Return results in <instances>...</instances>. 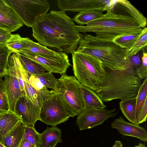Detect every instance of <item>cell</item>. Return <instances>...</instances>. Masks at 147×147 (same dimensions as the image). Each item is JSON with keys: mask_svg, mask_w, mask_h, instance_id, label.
<instances>
[{"mask_svg": "<svg viewBox=\"0 0 147 147\" xmlns=\"http://www.w3.org/2000/svg\"><path fill=\"white\" fill-rule=\"evenodd\" d=\"M112 147H123V144L121 141L116 140Z\"/></svg>", "mask_w": 147, "mask_h": 147, "instance_id": "cell-40", "label": "cell"}, {"mask_svg": "<svg viewBox=\"0 0 147 147\" xmlns=\"http://www.w3.org/2000/svg\"><path fill=\"white\" fill-rule=\"evenodd\" d=\"M0 147H4V146L0 142Z\"/></svg>", "mask_w": 147, "mask_h": 147, "instance_id": "cell-43", "label": "cell"}, {"mask_svg": "<svg viewBox=\"0 0 147 147\" xmlns=\"http://www.w3.org/2000/svg\"><path fill=\"white\" fill-rule=\"evenodd\" d=\"M94 56L104 67L113 70H125L130 66L125 49L109 38H102L85 34L75 51Z\"/></svg>", "mask_w": 147, "mask_h": 147, "instance_id": "cell-3", "label": "cell"}, {"mask_svg": "<svg viewBox=\"0 0 147 147\" xmlns=\"http://www.w3.org/2000/svg\"><path fill=\"white\" fill-rule=\"evenodd\" d=\"M0 109L3 112L9 111L7 96L2 83L0 80Z\"/></svg>", "mask_w": 147, "mask_h": 147, "instance_id": "cell-34", "label": "cell"}, {"mask_svg": "<svg viewBox=\"0 0 147 147\" xmlns=\"http://www.w3.org/2000/svg\"><path fill=\"white\" fill-rule=\"evenodd\" d=\"M72 56L74 76L82 85L97 91L105 74L101 61L94 56L76 51Z\"/></svg>", "mask_w": 147, "mask_h": 147, "instance_id": "cell-5", "label": "cell"}, {"mask_svg": "<svg viewBox=\"0 0 147 147\" xmlns=\"http://www.w3.org/2000/svg\"><path fill=\"white\" fill-rule=\"evenodd\" d=\"M112 10L116 14L129 16L142 28L147 25V19L143 14L127 0H115Z\"/></svg>", "mask_w": 147, "mask_h": 147, "instance_id": "cell-17", "label": "cell"}, {"mask_svg": "<svg viewBox=\"0 0 147 147\" xmlns=\"http://www.w3.org/2000/svg\"><path fill=\"white\" fill-rule=\"evenodd\" d=\"M6 47L0 46V66L6 68L9 57L12 53Z\"/></svg>", "mask_w": 147, "mask_h": 147, "instance_id": "cell-35", "label": "cell"}, {"mask_svg": "<svg viewBox=\"0 0 147 147\" xmlns=\"http://www.w3.org/2000/svg\"><path fill=\"white\" fill-rule=\"evenodd\" d=\"M22 40L24 47L20 51L55 59L68 58V56L66 53L51 49L39 43L33 41L28 37L22 38Z\"/></svg>", "mask_w": 147, "mask_h": 147, "instance_id": "cell-16", "label": "cell"}, {"mask_svg": "<svg viewBox=\"0 0 147 147\" xmlns=\"http://www.w3.org/2000/svg\"><path fill=\"white\" fill-rule=\"evenodd\" d=\"M129 59L130 66L136 69L140 66L142 63L139 54H137L135 55L129 57Z\"/></svg>", "mask_w": 147, "mask_h": 147, "instance_id": "cell-38", "label": "cell"}, {"mask_svg": "<svg viewBox=\"0 0 147 147\" xmlns=\"http://www.w3.org/2000/svg\"><path fill=\"white\" fill-rule=\"evenodd\" d=\"M20 119L10 111L1 113L0 116V142L3 145L5 138Z\"/></svg>", "mask_w": 147, "mask_h": 147, "instance_id": "cell-20", "label": "cell"}, {"mask_svg": "<svg viewBox=\"0 0 147 147\" xmlns=\"http://www.w3.org/2000/svg\"><path fill=\"white\" fill-rule=\"evenodd\" d=\"M40 134L36 131L34 126L26 125L22 140L28 142L35 147H38Z\"/></svg>", "mask_w": 147, "mask_h": 147, "instance_id": "cell-30", "label": "cell"}, {"mask_svg": "<svg viewBox=\"0 0 147 147\" xmlns=\"http://www.w3.org/2000/svg\"><path fill=\"white\" fill-rule=\"evenodd\" d=\"M6 71V68H4L0 66V79L2 78Z\"/></svg>", "mask_w": 147, "mask_h": 147, "instance_id": "cell-41", "label": "cell"}, {"mask_svg": "<svg viewBox=\"0 0 147 147\" xmlns=\"http://www.w3.org/2000/svg\"><path fill=\"white\" fill-rule=\"evenodd\" d=\"M28 74L29 83L36 91L47 94H50L53 92V90H49L47 88L44 86L35 75Z\"/></svg>", "mask_w": 147, "mask_h": 147, "instance_id": "cell-32", "label": "cell"}, {"mask_svg": "<svg viewBox=\"0 0 147 147\" xmlns=\"http://www.w3.org/2000/svg\"><path fill=\"white\" fill-rule=\"evenodd\" d=\"M62 10H52L40 18L32 28L33 37L40 44L58 51L72 54L83 35Z\"/></svg>", "mask_w": 147, "mask_h": 147, "instance_id": "cell-1", "label": "cell"}, {"mask_svg": "<svg viewBox=\"0 0 147 147\" xmlns=\"http://www.w3.org/2000/svg\"><path fill=\"white\" fill-rule=\"evenodd\" d=\"M26 126L21 120L19 121L5 137L4 147H18L22 140Z\"/></svg>", "mask_w": 147, "mask_h": 147, "instance_id": "cell-22", "label": "cell"}, {"mask_svg": "<svg viewBox=\"0 0 147 147\" xmlns=\"http://www.w3.org/2000/svg\"><path fill=\"white\" fill-rule=\"evenodd\" d=\"M24 69L29 74L39 75L47 72L41 65L18 53H16Z\"/></svg>", "mask_w": 147, "mask_h": 147, "instance_id": "cell-23", "label": "cell"}, {"mask_svg": "<svg viewBox=\"0 0 147 147\" xmlns=\"http://www.w3.org/2000/svg\"><path fill=\"white\" fill-rule=\"evenodd\" d=\"M40 109V121L52 127L65 122L70 117L60 99L54 91L42 101Z\"/></svg>", "mask_w": 147, "mask_h": 147, "instance_id": "cell-8", "label": "cell"}, {"mask_svg": "<svg viewBox=\"0 0 147 147\" xmlns=\"http://www.w3.org/2000/svg\"><path fill=\"white\" fill-rule=\"evenodd\" d=\"M40 107L34 105L25 94L21 96L15 106L14 113L26 125L34 126L40 120Z\"/></svg>", "mask_w": 147, "mask_h": 147, "instance_id": "cell-12", "label": "cell"}, {"mask_svg": "<svg viewBox=\"0 0 147 147\" xmlns=\"http://www.w3.org/2000/svg\"><path fill=\"white\" fill-rule=\"evenodd\" d=\"M115 0H59L58 6L61 10L79 12L88 10H98L103 12L112 9Z\"/></svg>", "mask_w": 147, "mask_h": 147, "instance_id": "cell-9", "label": "cell"}, {"mask_svg": "<svg viewBox=\"0 0 147 147\" xmlns=\"http://www.w3.org/2000/svg\"><path fill=\"white\" fill-rule=\"evenodd\" d=\"M18 53L39 63L47 72L61 75L66 73L67 69L71 66L69 58L58 59L41 56L21 50Z\"/></svg>", "mask_w": 147, "mask_h": 147, "instance_id": "cell-13", "label": "cell"}, {"mask_svg": "<svg viewBox=\"0 0 147 147\" xmlns=\"http://www.w3.org/2000/svg\"><path fill=\"white\" fill-rule=\"evenodd\" d=\"M23 24L7 0H0V28L10 32L15 31Z\"/></svg>", "mask_w": 147, "mask_h": 147, "instance_id": "cell-14", "label": "cell"}, {"mask_svg": "<svg viewBox=\"0 0 147 147\" xmlns=\"http://www.w3.org/2000/svg\"><path fill=\"white\" fill-rule=\"evenodd\" d=\"M42 85L47 88L56 90L58 82V79L56 78L52 73L47 72L39 75H34Z\"/></svg>", "mask_w": 147, "mask_h": 147, "instance_id": "cell-29", "label": "cell"}, {"mask_svg": "<svg viewBox=\"0 0 147 147\" xmlns=\"http://www.w3.org/2000/svg\"><path fill=\"white\" fill-rule=\"evenodd\" d=\"M18 147H35L28 142L22 140Z\"/></svg>", "mask_w": 147, "mask_h": 147, "instance_id": "cell-39", "label": "cell"}, {"mask_svg": "<svg viewBox=\"0 0 147 147\" xmlns=\"http://www.w3.org/2000/svg\"><path fill=\"white\" fill-rule=\"evenodd\" d=\"M147 116V99L140 110L138 118V124L146 122Z\"/></svg>", "mask_w": 147, "mask_h": 147, "instance_id": "cell-37", "label": "cell"}, {"mask_svg": "<svg viewBox=\"0 0 147 147\" xmlns=\"http://www.w3.org/2000/svg\"><path fill=\"white\" fill-rule=\"evenodd\" d=\"M147 45V28H143L142 32L135 42L129 48L125 50L127 56L129 57L135 55L140 51L146 48Z\"/></svg>", "mask_w": 147, "mask_h": 147, "instance_id": "cell-26", "label": "cell"}, {"mask_svg": "<svg viewBox=\"0 0 147 147\" xmlns=\"http://www.w3.org/2000/svg\"><path fill=\"white\" fill-rule=\"evenodd\" d=\"M117 114L115 109L91 108L84 109L77 116L76 124L80 130L91 129L102 124Z\"/></svg>", "mask_w": 147, "mask_h": 147, "instance_id": "cell-10", "label": "cell"}, {"mask_svg": "<svg viewBox=\"0 0 147 147\" xmlns=\"http://www.w3.org/2000/svg\"><path fill=\"white\" fill-rule=\"evenodd\" d=\"M1 113H0V115H1Z\"/></svg>", "mask_w": 147, "mask_h": 147, "instance_id": "cell-46", "label": "cell"}, {"mask_svg": "<svg viewBox=\"0 0 147 147\" xmlns=\"http://www.w3.org/2000/svg\"><path fill=\"white\" fill-rule=\"evenodd\" d=\"M75 27L80 32H92L97 37L112 40L125 35L140 34L143 29L133 19L116 14L112 9L107 11L103 17L85 26L75 25Z\"/></svg>", "mask_w": 147, "mask_h": 147, "instance_id": "cell-4", "label": "cell"}, {"mask_svg": "<svg viewBox=\"0 0 147 147\" xmlns=\"http://www.w3.org/2000/svg\"><path fill=\"white\" fill-rule=\"evenodd\" d=\"M19 67L24 81L26 96L34 105L40 107L42 101L51 93L45 94L36 91L30 84L29 81V74L24 69L19 60Z\"/></svg>", "mask_w": 147, "mask_h": 147, "instance_id": "cell-18", "label": "cell"}, {"mask_svg": "<svg viewBox=\"0 0 147 147\" xmlns=\"http://www.w3.org/2000/svg\"><path fill=\"white\" fill-rule=\"evenodd\" d=\"M81 84L74 76L66 73L58 79L54 91L60 99L70 117L78 116L84 109V103L80 87Z\"/></svg>", "mask_w": 147, "mask_h": 147, "instance_id": "cell-6", "label": "cell"}, {"mask_svg": "<svg viewBox=\"0 0 147 147\" xmlns=\"http://www.w3.org/2000/svg\"><path fill=\"white\" fill-rule=\"evenodd\" d=\"M12 35L10 32L0 28V46L6 47Z\"/></svg>", "mask_w": 147, "mask_h": 147, "instance_id": "cell-36", "label": "cell"}, {"mask_svg": "<svg viewBox=\"0 0 147 147\" xmlns=\"http://www.w3.org/2000/svg\"><path fill=\"white\" fill-rule=\"evenodd\" d=\"M23 25L32 27L47 13L50 5L47 0H7Z\"/></svg>", "mask_w": 147, "mask_h": 147, "instance_id": "cell-7", "label": "cell"}, {"mask_svg": "<svg viewBox=\"0 0 147 147\" xmlns=\"http://www.w3.org/2000/svg\"><path fill=\"white\" fill-rule=\"evenodd\" d=\"M0 80L7 96L9 111L14 113L17 101L21 96L25 94L21 91L14 67L9 57L5 73Z\"/></svg>", "mask_w": 147, "mask_h": 147, "instance_id": "cell-11", "label": "cell"}, {"mask_svg": "<svg viewBox=\"0 0 147 147\" xmlns=\"http://www.w3.org/2000/svg\"><path fill=\"white\" fill-rule=\"evenodd\" d=\"M61 130L57 127H47L40 134L38 147H55L58 143H61Z\"/></svg>", "mask_w": 147, "mask_h": 147, "instance_id": "cell-19", "label": "cell"}, {"mask_svg": "<svg viewBox=\"0 0 147 147\" xmlns=\"http://www.w3.org/2000/svg\"><path fill=\"white\" fill-rule=\"evenodd\" d=\"M138 146V147H146L144 144L142 143H140Z\"/></svg>", "mask_w": 147, "mask_h": 147, "instance_id": "cell-42", "label": "cell"}, {"mask_svg": "<svg viewBox=\"0 0 147 147\" xmlns=\"http://www.w3.org/2000/svg\"><path fill=\"white\" fill-rule=\"evenodd\" d=\"M22 38L18 34H12L7 41L6 47L12 53H19L24 47Z\"/></svg>", "mask_w": 147, "mask_h": 147, "instance_id": "cell-31", "label": "cell"}, {"mask_svg": "<svg viewBox=\"0 0 147 147\" xmlns=\"http://www.w3.org/2000/svg\"><path fill=\"white\" fill-rule=\"evenodd\" d=\"M142 63L136 69V72L138 77L141 79L147 78V53L143 52L142 57Z\"/></svg>", "mask_w": 147, "mask_h": 147, "instance_id": "cell-33", "label": "cell"}, {"mask_svg": "<svg viewBox=\"0 0 147 147\" xmlns=\"http://www.w3.org/2000/svg\"><path fill=\"white\" fill-rule=\"evenodd\" d=\"M105 70L102 82L95 92L103 102L136 96L142 82L136 69L130 66L125 70H120L105 67Z\"/></svg>", "mask_w": 147, "mask_h": 147, "instance_id": "cell-2", "label": "cell"}, {"mask_svg": "<svg viewBox=\"0 0 147 147\" xmlns=\"http://www.w3.org/2000/svg\"><path fill=\"white\" fill-rule=\"evenodd\" d=\"M136 97L121 100L119 108L123 114L129 121L135 124L136 108Z\"/></svg>", "mask_w": 147, "mask_h": 147, "instance_id": "cell-24", "label": "cell"}, {"mask_svg": "<svg viewBox=\"0 0 147 147\" xmlns=\"http://www.w3.org/2000/svg\"><path fill=\"white\" fill-rule=\"evenodd\" d=\"M136 97L135 124L139 125L138 118L140 110L147 99V78L144 79L140 86Z\"/></svg>", "mask_w": 147, "mask_h": 147, "instance_id": "cell-27", "label": "cell"}, {"mask_svg": "<svg viewBox=\"0 0 147 147\" xmlns=\"http://www.w3.org/2000/svg\"><path fill=\"white\" fill-rule=\"evenodd\" d=\"M102 12L98 10H88L79 12L72 19L80 26L86 25L94 20L103 17Z\"/></svg>", "mask_w": 147, "mask_h": 147, "instance_id": "cell-25", "label": "cell"}, {"mask_svg": "<svg viewBox=\"0 0 147 147\" xmlns=\"http://www.w3.org/2000/svg\"><path fill=\"white\" fill-rule=\"evenodd\" d=\"M140 35V34H127L115 38L112 40L116 44L126 50L129 48L133 45Z\"/></svg>", "mask_w": 147, "mask_h": 147, "instance_id": "cell-28", "label": "cell"}, {"mask_svg": "<svg viewBox=\"0 0 147 147\" xmlns=\"http://www.w3.org/2000/svg\"><path fill=\"white\" fill-rule=\"evenodd\" d=\"M80 90L84 102V109L106 108V106L94 91L82 85L80 87Z\"/></svg>", "mask_w": 147, "mask_h": 147, "instance_id": "cell-21", "label": "cell"}, {"mask_svg": "<svg viewBox=\"0 0 147 147\" xmlns=\"http://www.w3.org/2000/svg\"><path fill=\"white\" fill-rule=\"evenodd\" d=\"M134 147H138V146H134Z\"/></svg>", "mask_w": 147, "mask_h": 147, "instance_id": "cell-45", "label": "cell"}, {"mask_svg": "<svg viewBox=\"0 0 147 147\" xmlns=\"http://www.w3.org/2000/svg\"><path fill=\"white\" fill-rule=\"evenodd\" d=\"M111 127L116 129L120 134L123 136L135 137L144 142L147 141V131L145 128L128 122L121 117L111 123Z\"/></svg>", "mask_w": 147, "mask_h": 147, "instance_id": "cell-15", "label": "cell"}, {"mask_svg": "<svg viewBox=\"0 0 147 147\" xmlns=\"http://www.w3.org/2000/svg\"><path fill=\"white\" fill-rule=\"evenodd\" d=\"M3 112V111H2L0 109V113H1L3 112Z\"/></svg>", "mask_w": 147, "mask_h": 147, "instance_id": "cell-44", "label": "cell"}]
</instances>
